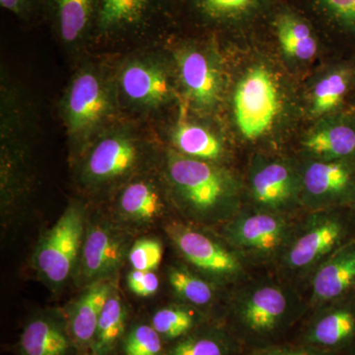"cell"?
<instances>
[{"label": "cell", "instance_id": "d6a6232c", "mask_svg": "<svg viewBox=\"0 0 355 355\" xmlns=\"http://www.w3.org/2000/svg\"><path fill=\"white\" fill-rule=\"evenodd\" d=\"M251 355H335L333 352L315 349L302 343L301 345H272L257 347Z\"/></svg>", "mask_w": 355, "mask_h": 355}, {"label": "cell", "instance_id": "83f0119b", "mask_svg": "<svg viewBox=\"0 0 355 355\" xmlns=\"http://www.w3.org/2000/svg\"><path fill=\"white\" fill-rule=\"evenodd\" d=\"M350 83L349 70L340 69L323 77L313 92L312 111L318 116L328 114L342 103Z\"/></svg>", "mask_w": 355, "mask_h": 355}, {"label": "cell", "instance_id": "1f68e13d", "mask_svg": "<svg viewBox=\"0 0 355 355\" xmlns=\"http://www.w3.org/2000/svg\"><path fill=\"white\" fill-rule=\"evenodd\" d=\"M127 284L130 291L135 295L149 297L158 291L159 279L154 272L132 270L128 273Z\"/></svg>", "mask_w": 355, "mask_h": 355}, {"label": "cell", "instance_id": "8d00e7d4", "mask_svg": "<svg viewBox=\"0 0 355 355\" xmlns=\"http://www.w3.org/2000/svg\"><path fill=\"white\" fill-rule=\"evenodd\" d=\"M83 355H94L92 354V352H91V354H83Z\"/></svg>", "mask_w": 355, "mask_h": 355}, {"label": "cell", "instance_id": "7c38bea8", "mask_svg": "<svg viewBox=\"0 0 355 355\" xmlns=\"http://www.w3.org/2000/svg\"><path fill=\"white\" fill-rule=\"evenodd\" d=\"M311 275L312 307L318 310L343 297L355 286V240L338 247Z\"/></svg>", "mask_w": 355, "mask_h": 355}, {"label": "cell", "instance_id": "cb8c5ba5", "mask_svg": "<svg viewBox=\"0 0 355 355\" xmlns=\"http://www.w3.org/2000/svg\"><path fill=\"white\" fill-rule=\"evenodd\" d=\"M234 343L227 334L216 329L193 331L176 340L166 355H231Z\"/></svg>", "mask_w": 355, "mask_h": 355}, {"label": "cell", "instance_id": "ba28073f", "mask_svg": "<svg viewBox=\"0 0 355 355\" xmlns=\"http://www.w3.org/2000/svg\"><path fill=\"white\" fill-rule=\"evenodd\" d=\"M355 195V177L343 160H314L301 173V200L311 211L328 210Z\"/></svg>", "mask_w": 355, "mask_h": 355}, {"label": "cell", "instance_id": "277c9868", "mask_svg": "<svg viewBox=\"0 0 355 355\" xmlns=\"http://www.w3.org/2000/svg\"><path fill=\"white\" fill-rule=\"evenodd\" d=\"M294 225L282 214L263 210L240 212L224 226L229 246L243 258L279 261L291 241Z\"/></svg>", "mask_w": 355, "mask_h": 355}, {"label": "cell", "instance_id": "836d02e7", "mask_svg": "<svg viewBox=\"0 0 355 355\" xmlns=\"http://www.w3.org/2000/svg\"><path fill=\"white\" fill-rule=\"evenodd\" d=\"M329 9L345 24L355 25V0H324Z\"/></svg>", "mask_w": 355, "mask_h": 355}, {"label": "cell", "instance_id": "d590c367", "mask_svg": "<svg viewBox=\"0 0 355 355\" xmlns=\"http://www.w3.org/2000/svg\"><path fill=\"white\" fill-rule=\"evenodd\" d=\"M29 0H0V4L3 8L11 12L20 14L25 10Z\"/></svg>", "mask_w": 355, "mask_h": 355}, {"label": "cell", "instance_id": "6da1fadb", "mask_svg": "<svg viewBox=\"0 0 355 355\" xmlns=\"http://www.w3.org/2000/svg\"><path fill=\"white\" fill-rule=\"evenodd\" d=\"M302 309V301L291 287L261 279L237 291L231 316L238 334L260 347L272 345L273 340L297 321Z\"/></svg>", "mask_w": 355, "mask_h": 355}, {"label": "cell", "instance_id": "8fae6325", "mask_svg": "<svg viewBox=\"0 0 355 355\" xmlns=\"http://www.w3.org/2000/svg\"><path fill=\"white\" fill-rule=\"evenodd\" d=\"M110 101L99 77L91 71L74 78L67 93L65 113L70 132L84 135L101 123L109 111Z\"/></svg>", "mask_w": 355, "mask_h": 355}, {"label": "cell", "instance_id": "7a4b0ae2", "mask_svg": "<svg viewBox=\"0 0 355 355\" xmlns=\"http://www.w3.org/2000/svg\"><path fill=\"white\" fill-rule=\"evenodd\" d=\"M168 176L184 209L202 223H217L235 216L234 186L207 161L171 154Z\"/></svg>", "mask_w": 355, "mask_h": 355}, {"label": "cell", "instance_id": "9c48e42d", "mask_svg": "<svg viewBox=\"0 0 355 355\" xmlns=\"http://www.w3.org/2000/svg\"><path fill=\"white\" fill-rule=\"evenodd\" d=\"M250 193L257 209L284 216L301 200V174L282 161L258 163L250 176Z\"/></svg>", "mask_w": 355, "mask_h": 355}, {"label": "cell", "instance_id": "e575fe53", "mask_svg": "<svg viewBox=\"0 0 355 355\" xmlns=\"http://www.w3.org/2000/svg\"><path fill=\"white\" fill-rule=\"evenodd\" d=\"M251 1L252 0H205L210 10L222 14L240 12L246 9Z\"/></svg>", "mask_w": 355, "mask_h": 355}, {"label": "cell", "instance_id": "ffe728a7", "mask_svg": "<svg viewBox=\"0 0 355 355\" xmlns=\"http://www.w3.org/2000/svg\"><path fill=\"white\" fill-rule=\"evenodd\" d=\"M127 308L114 289L99 318L91 352L94 355L111 354L127 334Z\"/></svg>", "mask_w": 355, "mask_h": 355}, {"label": "cell", "instance_id": "3957f363", "mask_svg": "<svg viewBox=\"0 0 355 355\" xmlns=\"http://www.w3.org/2000/svg\"><path fill=\"white\" fill-rule=\"evenodd\" d=\"M86 227L83 207L71 205L39 242L33 261L51 287L64 286L78 266Z\"/></svg>", "mask_w": 355, "mask_h": 355}, {"label": "cell", "instance_id": "2e32d148", "mask_svg": "<svg viewBox=\"0 0 355 355\" xmlns=\"http://www.w3.org/2000/svg\"><path fill=\"white\" fill-rule=\"evenodd\" d=\"M22 355H73L77 349L67 319L55 315L32 318L20 336Z\"/></svg>", "mask_w": 355, "mask_h": 355}, {"label": "cell", "instance_id": "30bf717a", "mask_svg": "<svg viewBox=\"0 0 355 355\" xmlns=\"http://www.w3.org/2000/svg\"><path fill=\"white\" fill-rule=\"evenodd\" d=\"M127 250L125 235L109 222L88 224L78 265L81 279L91 284L109 279L123 263Z\"/></svg>", "mask_w": 355, "mask_h": 355}, {"label": "cell", "instance_id": "7402d4cb", "mask_svg": "<svg viewBox=\"0 0 355 355\" xmlns=\"http://www.w3.org/2000/svg\"><path fill=\"white\" fill-rule=\"evenodd\" d=\"M277 35L282 50L298 60H309L318 50L316 39L309 26L295 16L282 15L277 20Z\"/></svg>", "mask_w": 355, "mask_h": 355}, {"label": "cell", "instance_id": "ac0fdd59", "mask_svg": "<svg viewBox=\"0 0 355 355\" xmlns=\"http://www.w3.org/2000/svg\"><path fill=\"white\" fill-rule=\"evenodd\" d=\"M180 71L187 92L198 106L210 107L217 101L220 78L209 58L200 51H186L180 58Z\"/></svg>", "mask_w": 355, "mask_h": 355}, {"label": "cell", "instance_id": "4316f807", "mask_svg": "<svg viewBox=\"0 0 355 355\" xmlns=\"http://www.w3.org/2000/svg\"><path fill=\"white\" fill-rule=\"evenodd\" d=\"M60 35L67 43H74L87 29L94 0H55Z\"/></svg>", "mask_w": 355, "mask_h": 355}, {"label": "cell", "instance_id": "44dd1931", "mask_svg": "<svg viewBox=\"0 0 355 355\" xmlns=\"http://www.w3.org/2000/svg\"><path fill=\"white\" fill-rule=\"evenodd\" d=\"M164 202L157 189L147 182L128 184L119 200L121 216L137 223H150L162 216Z\"/></svg>", "mask_w": 355, "mask_h": 355}, {"label": "cell", "instance_id": "f1b7e54d", "mask_svg": "<svg viewBox=\"0 0 355 355\" xmlns=\"http://www.w3.org/2000/svg\"><path fill=\"white\" fill-rule=\"evenodd\" d=\"M121 345L125 355H166L163 338L153 324H135L125 334Z\"/></svg>", "mask_w": 355, "mask_h": 355}, {"label": "cell", "instance_id": "8992f818", "mask_svg": "<svg viewBox=\"0 0 355 355\" xmlns=\"http://www.w3.org/2000/svg\"><path fill=\"white\" fill-rule=\"evenodd\" d=\"M166 232L187 263L210 279L227 284L244 275V258L202 231L173 222L166 226Z\"/></svg>", "mask_w": 355, "mask_h": 355}, {"label": "cell", "instance_id": "d6986e66", "mask_svg": "<svg viewBox=\"0 0 355 355\" xmlns=\"http://www.w3.org/2000/svg\"><path fill=\"white\" fill-rule=\"evenodd\" d=\"M305 148L320 160L355 157V128L345 123H330L306 137Z\"/></svg>", "mask_w": 355, "mask_h": 355}, {"label": "cell", "instance_id": "5bb4252c", "mask_svg": "<svg viewBox=\"0 0 355 355\" xmlns=\"http://www.w3.org/2000/svg\"><path fill=\"white\" fill-rule=\"evenodd\" d=\"M114 289L116 286L111 279L98 280L91 284L70 306L67 322L77 349L92 347L99 318Z\"/></svg>", "mask_w": 355, "mask_h": 355}, {"label": "cell", "instance_id": "e0dca14e", "mask_svg": "<svg viewBox=\"0 0 355 355\" xmlns=\"http://www.w3.org/2000/svg\"><path fill=\"white\" fill-rule=\"evenodd\" d=\"M121 86L128 99L144 106L162 104L171 94L167 76L157 65L128 64L121 76Z\"/></svg>", "mask_w": 355, "mask_h": 355}, {"label": "cell", "instance_id": "4dcf8cb0", "mask_svg": "<svg viewBox=\"0 0 355 355\" xmlns=\"http://www.w3.org/2000/svg\"><path fill=\"white\" fill-rule=\"evenodd\" d=\"M163 258V246L154 238L137 240L128 252V261L132 270L154 272Z\"/></svg>", "mask_w": 355, "mask_h": 355}, {"label": "cell", "instance_id": "52a82bcc", "mask_svg": "<svg viewBox=\"0 0 355 355\" xmlns=\"http://www.w3.org/2000/svg\"><path fill=\"white\" fill-rule=\"evenodd\" d=\"M280 108L279 87L272 74L263 65L249 70L236 88L234 114L240 132L257 139L268 132Z\"/></svg>", "mask_w": 355, "mask_h": 355}, {"label": "cell", "instance_id": "484cf974", "mask_svg": "<svg viewBox=\"0 0 355 355\" xmlns=\"http://www.w3.org/2000/svg\"><path fill=\"white\" fill-rule=\"evenodd\" d=\"M168 280L178 297L193 307H205L214 301V289L209 280L187 268L171 266L168 270Z\"/></svg>", "mask_w": 355, "mask_h": 355}, {"label": "cell", "instance_id": "f546056e", "mask_svg": "<svg viewBox=\"0 0 355 355\" xmlns=\"http://www.w3.org/2000/svg\"><path fill=\"white\" fill-rule=\"evenodd\" d=\"M146 0H103L100 10V25L111 29L139 19Z\"/></svg>", "mask_w": 355, "mask_h": 355}, {"label": "cell", "instance_id": "603a6c76", "mask_svg": "<svg viewBox=\"0 0 355 355\" xmlns=\"http://www.w3.org/2000/svg\"><path fill=\"white\" fill-rule=\"evenodd\" d=\"M174 144L183 155L203 161L220 158L221 142L205 128L183 123L174 133Z\"/></svg>", "mask_w": 355, "mask_h": 355}, {"label": "cell", "instance_id": "d4e9b609", "mask_svg": "<svg viewBox=\"0 0 355 355\" xmlns=\"http://www.w3.org/2000/svg\"><path fill=\"white\" fill-rule=\"evenodd\" d=\"M200 315L193 306L171 305L161 308L151 319V324L163 340H178L197 330Z\"/></svg>", "mask_w": 355, "mask_h": 355}, {"label": "cell", "instance_id": "4fadbf2b", "mask_svg": "<svg viewBox=\"0 0 355 355\" xmlns=\"http://www.w3.org/2000/svg\"><path fill=\"white\" fill-rule=\"evenodd\" d=\"M139 147L123 135H112L98 142L85 165V176L95 184L125 177L139 164Z\"/></svg>", "mask_w": 355, "mask_h": 355}, {"label": "cell", "instance_id": "5b68a950", "mask_svg": "<svg viewBox=\"0 0 355 355\" xmlns=\"http://www.w3.org/2000/svg\"><path fill=\"white\" fill-rule=\"evenodd\" d=\"M345 235L343 222L328 210L313 211L294 226L291 241L280 258V265L295 277L313 272L338 247Z\"/></svg>", "mask_w": 355, "mask_h": 355}, {"label": "cell", "instance_id": "9a60e30c", "mask_svg": "<svg viewBox=\"0 0 355 355\" xmlns=\"http://www.w3.org/2000/svg\"><path fill=\"white\" fill-rule=\"evenodd\" d=\"M355 338V312L345 306H324L317 310L303 336V343L333 352Z\"/></svg>", "mask_w": 355, "mask_h": 355}]
</instances>
